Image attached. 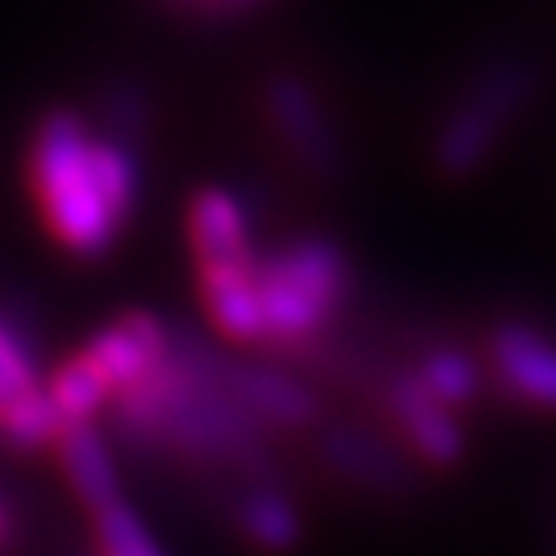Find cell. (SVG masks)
I'll list each match as a JSON object with an SVG mask.
<instances>
[{
  "mask_svg": "<svg viewBox=\"0 0 556 556\" xmlns=\"http://www.w3.org/2000/svg\"><path fill=\"white\" fill-rule=\"evenodd\" d=\"M93 556H163L143 518L128 503L104 506L93 514Z\"/></svg>",
  "mask_w": 556,
  "mask_h": 556,
  "instance_id": "e0dca14e",
  "label": "cell"
},
{
  "mask_svg": "<svg viewBox=\"0 0 556 556\" xmlns=\"http://www.w3.org/2000/svg\"><path fill=\"white\" fill-rule=\"evenodd\" d=\"M267 104L275 116L278 131L287 139V148L309 166L313 174L332 178L340 170V148L332 136L329 121H325L321 104L313 101V93L298 78H275L267 86Z\"/></svg>",
  "mask_w": 556,
  "mask_h": 556,
  "instance_id": "30bf717a",
  "label": "cell"
},
{
  "mask_svg": "<svg viewBox=\"0 0 556 556\" xmlns=\"http://www.w3.org/2000/svg\"><path fill=\"white\" fill-rule=\"evenodd\" d=\"M220 382L236 406L267 433L270 429H309L321 417L317 394L302 379L278 371V367H252L220 356Z\"/></svg>",
  "mask_w": 556,
  "mask_h": 556,
  "instance_id": "9c48e42d",
  "label": "cell"
},
{
  "mask_svg": "<svg viewBox=\"0 0 556 556\" xmlns=\"http://www.w3.org/2000/svg\"><path fill=\"white\" fill-rule=\"evenodd\" d=\"M62 433H66V429H62L54 406L47 402L43 387L31 391L24 402H16L9 414L0 417V444H9L12 452L51 448V444H59Z\"/></svg>",
  "mask_w": 556,
  "mask_h": 556,
  "instance_id": "2e32d148",
  "label": "cell"
},
{
  "mask_svg": "<svg viewBox=\"0 0 556 556\" xmlns=\"http://www.w3.org/2000/svg\"><path fill=\"white\" fill-rule=\"evenodd\" d=\"M116 433L143 456L225 468L252 479L275 476L267 429L255 426L220 382V352L205 340L170 329L163 364L116 394Z\"/></svg>",
  "mask_w": 556,
  "mask_h": 556,
  "instance_id": "6da1fadb",
  "label": "cell"
},
{
  "mask_svg": "<svg viewBox=\"0 0 556 556\" xmlns=\"http://www.w3.org/2000/svg\"><path fill=\"white\" fill-rule=\"evenodd\" d=\"M379 409L387 426L394 429L402 452L421 468L452 471L468 456V433H464L460 414L444 409L433 394L417 382L409 367L391 371L379 387Z\"/></svg>",
  "mask_w": 556,
  "mask_h": 556,
  "instance_id": "8992f818",
  "label": "cell"
},
{
  "mask_svg": "<svg viewBox=\"0 0 556 556\" xmlns=\"http://www.w3.org/2000/svg\"><path fill=\"white\" fill-rule=\"evenodd\" d=\"M9 538H12V514H9V506L0 503V553H4Z\"/></svg>",
  "mask_w": 556,
  "mask_h": 556,
  "instance_id": "d6986e66",
  "label": "cell"
},
{
  "mask_svg": "<svg viewBox=\"0 0 556 556\" xmlns=\"http://www.w3.org/2000/svg\"><path fill=\"white\" fill-rule=\"evenodd\" d=\"M232 4H243V0H232Z\"/></svg>",
  "mask_w": 556,
  "mask_h": 556,
  "instance_id": "ffe728a7",
  "label": "cell"
},
{
  "mask_svg": "<svg viewBox=\"0 0 556 556\" xmlns=\"http://www.w3.org/2000/svg\"><path fill=\"white\" fill-rule=\"evenodd\" d=\"M317 452L332 476L367 495L406 498L417 491V464L402 452V444L387 441L367 426H352V421L329 426L317 441Z\"/></svg>",
  "mask_w": 556,
  "mask_h": 556,
  "instance_id": "52a82bcc",
  "label": "cell"
},
{
  "mask_svg": "<svg viewBox=\"0 0 556 556\" xmlns=\"http://www.w3.org/2000/svg\"><path fill=\"white\" fill-rule=\"evenodd\" d=\"M27 178H31L43 225L70 255L101 260L104 252H113L124 217L104 193L93 136L86 131L78 113L54 109L35 124Z\"/></svg>",
  "mask_w": 556,
  "mask_h": 556,
  "instance_id": "7a4b0ae2",
  "label": "cell"
},
{
  "mask_svg": "<svg viewBox=\"0 0 556 556\" xmlns=\"http://www.w3.org/2000/svg\"><path fill=\"white\" fill-rule=\"evenodd\" d=\"M201 302L220 337L263 344V313L255 294V260L248 267L201 270Z\"/></svg>",
  "mask_w": 556,
  "mask_h": 556,
  "instance_id": "4fadbf2b",
  "label": "cell"
},
{
  "mask_svg": "<svg viewBox=\"0 0 556 556\" xmlns=\"http://www.w3.org/2000/svg\"><path fill=\"white\" fill-rule=\"evenodd\" d=\"M39 391V371H35V352L4 317H0V417L16 402Z\"/></svg>",
  "mask_w": 556,
  "mask_h": 556,
  "instance_id": "ac0fdd59",
  "label": "cell"
},
{
  "mask_svg": "<svg viewBox=\"0 0 556 556\" xmlns=\"http://www.w3.org/2000/svg\"><path fill=\"white\" fill-rule=\"evenodd\" d=\"M232 526L260 553H290L302 541V514L275 486H248L232 498Z\"/></svg>",
  "mask_w": 556,
  "mask_h": 556,
  "instance_id": "5bb4252c",
  "label": "cell"
},
{
  "mask_svg": "<svg viewBox=\"0 0 556 556\" xmlns=\"http://www.w3.org/2000/svg\"><path fill=\"white\" fill-rule=\"evenodd\" d=\"M166 348H170V329L148 309H128L116 321H109L86 348L81 356L101 371L109 382V391L116 394L131 391L139 379H148L159 364H163Z\"/></svg>",
  "mask_w": 556,
  "mask_h": 556,
  "instance_id": "ba28073f",
  "label": "cell"
},
{
  "mask_svg": "<svg viewBox=\"0 0 556 556\" xmlns=\"http://www.w3.org/2000/svg\"><path fill=\"white\" fill-rule=\"evenodd\" d=\"M190 243L198 255V270L248 267L255 260L248 220L225 190H201L190 201Z\"/></svg>",
  "mask_w": 556,
  "mask_h": 556,
  "instance_id": "8fae6325",
  "label": "cell"
},
{
  "mask_svg": "<svg viewBox=\"0 0 556 556\" xmlns=\"http://www.w3.org/2000/svg\"><path fill=\"white\" fill-rule=\"evenodd\" d=\"M348 290V260L325 236H298L255 260L263 344L282 352H309L344 309Z\"/></svg>",
  "mask_w": 556,
  "mask_h": 556,
  "instance_id": "3957f363",
  "label": "cell"
},
{
  "mask_svg": "<svg viewBox=\"0 0 556 556\" xmlns=\"http://www.w3.org/2000/svg\"><path fill=\"white\" fill-rule=\"evenodd\" d=\"M409 371H414L417 382H421L444 409H452V414H464V409L476 406L479 394H483V387H486L483 364L456 344L426 348Z\"/></svg>",
  "mask_w": 556,
  "mask_h": 556,
  "instance_id": "9a60e30c",
  "label": "cell"
},
{
  "mask_svg": "<svg viewBox=\"0 0 556 556\" xmlns=\"http://www.w3.org/2000/svg\"><path fill=\"white\" fill-rule=\"evenodd\" d=\"M62 464V476H66L70 491L78 495V503L89 514L104 510V506L121 503V476H116V460L104 437L93 426L66 429L54 444Z\"/></svg>",
  "mask_w": 556,
  "mask_h": 556,
  "instance_id": "7c38bea8",
  "label": "cell"
},
{
  "mask_svg": "<svg viewBox=\"0 0 556 556\" xmlns=\"http://www.w3.org/2000/svg\"><path fill=\"white\" fill-rule=\"evenodd\" d=\"M538 93V70L526 59H495L468 81L433 139V163L444 178H471L495 155L498 139Z\"/></svg>",
  "mask_w": 556,
  "mask_h": 556,
  "instance_id": "277c9868",
  "label": "cell"
},
{
  "mask_svg": "<svg viewBox=\"0 0 556 556\" xmlns=\"http://www.w3.org/2000/svg\"><path fill=\"white\" fill-rule=\"evenodd\" d=\"M483 375L503 402L556 417V337L526 317H503L486 332Z\"/></svg>",
  "mask_w": 556,
  "mask_h": 556,
  "instance_id": "5b68a950",
  "label": "cell"
}]
</instances>
